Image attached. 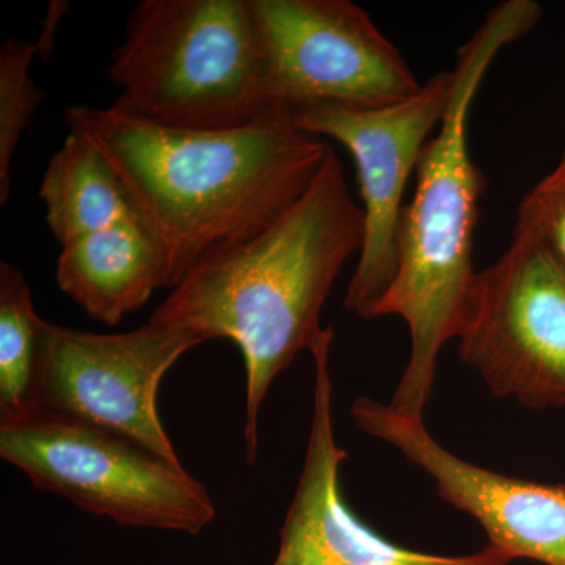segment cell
<instances>
[{"label":"cell","mask_w":565,"mask_h":565,"mask_svg":"<svg viewBox=\"0 0 565 565\" xmlns=\"http://www.w3.org/2000/svg\"><path fill=\"white\" fill-rule=\"evenodd\" d=\"M200 334L150 319L131 332L47 329L36 407L98 427L182 465L158 411L162 379Z\"/></svg>","instance_id":"8"},{"label":"cell","mask_w":565,"mask_h":565,"mask_svg":"<svg viewBox=\"0 0 565 565\" xmlns=\"http://www.w3.org/2000/svg\"><path fill=\"white\" fill-rule=\"evenodd\" d=\"M47 329L21 269L0 263V422L36 407Z\"/></svg>","instance_id":"14"},{"label":"cell","mask_w":565,"mask_h":565,"mask_svg":"<svg viewBox=\"0 0 565 565\" xmlns=\"http://www.w3.org/2000/svg\"><path fill=\"white\" fill-rule=\"evenodd\" d=\"M541 18L534 0H505L487 13L457 52L451 102L416 170L414 199L401 218L396 275L375 311V319H403L411 334V355L388 403L407 418L424 422L438 356L456 338L478 273L475 234L486 180L468 147L471 106L498 54L533 31Z\"/></svg>","instance_id":"3"},{"label":"cell","mask_w":565,"mask_h":565,"mask_svg":"<svg viewBox=\"0 0 565 565\" xmlns=\"http://www.w3.org/2000/svg\"><path fill=\"white\" fill-rule=\"evenodd\" d=\"M333 329L327 327L311 349L315 390L310 435L273 565H512L490 545L473 555L444 556L394 544L349 508L341 490V465L348 452L338 445L333 423Z\"/></svg>","instance_id":"11"},{"label":"cell","mask_w":565,"mask_h":565,"mask_svg":"<svg viewBox=\"0 0 565 565\" xmlns=\"http://www.w3.org/2000/svg\"><path fill=\"white\" fill-rule=\"evenodd\" d=\"M515 228L537 237L565 274V148L552 172L523 196Z\"/></svg>","instance_id":"16"},{"label":"cell","mask_w":565,"mask_h":565,"mask_svg":"<svg viewBox=\"0 0 565 565\" xmlns=\"http://www.w3.org/2000/svg\"><path fill=\"white\" fill-rule=\"evenodd\" d=\"M364 214L330 148L310 188L274 225L207 253L150 319L243 353L247 463L259 451V414L275 379L321 340V313L338 275L362 252Z\"/></svg>","instance_id":"2"},{"label":"cell","mask_w":565,"mask_h":565,"mask_svg":"<svg viewBox=\"0 0 565 565\" xmlns=\"http://www.w3.org/2000/svg\"><path fill=\"white\" fill-rule=\"evenodd\" d=\"M269 55L274 109L393 106L422 88L399 50L351 0H253Z\"/></svg>","instance_id":"7"},{"label":"cell","mask_w":565,"mask_h":565,"mask_svg":"<svg viewBox=\"0 0 565 565\" xmlns=\"http://www.w3.org/2000/svg\"><path fill=\"white\" fill-rule=\"evenodd\" d=\"M455 88L441 71L411 98L367 110L319 109L294 115L300 131L340 141L352 154L362 193L364 239L345 292V310L375 319L397 269L404 196L427 141L437 131Z\"/></svg>","instance_id":"9"},{"label":"cell","mask_w":565,"mask_h":565,"mask_svg":"<svg viewBox=\"0 0 565 565\" xmlns=\"http://www.w3.org/2000/svg\"><path fill=\"white\" fill-rule=\"evenodd\" d=\"M57 285L92 318L115 327L172 281L161 244L143 222L129 221L63 245Z\"/></svg>","instance_id":"12"},{"label":"cell","mask_w":565,"mask_h":565,"mask_svg":"<svg viewBox=\"0 0 565 565\" xmlns=\"http://www.w3.org/2000/svg\"><path fill=\"white\" fill-rule=\"evenodd\" d=\"M71 132L104 152L152 236L174 288L207 253L274 225L310 188L330 145L285 111L243 128L200 131L156 125L126 110L74 106Z\"/></svg>","instance_id":"1"},{"label":"cell","mask_w":565,"mask_h":565,"mask_svg":"<svg viewBox=\"0 0 565 565\" xmlns=\"http://www.w3.org/2000/svg\"><path fill=\"white\" fill-rule=\"evenodd\" d=\"M39 43L7 40L0 46V203L9 200L11 161L22 134L44 99L31 76Z\"/></svg>","instance_id":"15"},{"label":"cell","mask_w":565,"mask_h":565,"mask_svg":"<svg viewBox=\"0 0 565 565\" xmlns=\"http://www.w3.org/2000/svg\"><path fill=\"white\" fill-rule=\"evenodd\" d=\"M455 340L493 396L565 407V274L537 237L514 228L501 258L476 273Z\"/></svg>","instance_id":"6"},{"label":"cell","mask_w":565,"mask_h":565,"mask_svg":"<svg viewBox=\"0 0 565 565\" xmlns=\"http://www.w3.org/2000/svg\"><path fill=\"white\" fill-rule=\"evenodd\" d=\"M0 457L36 489L118 525L196 535L215 519L206 487L182 465L41 407L0 422Z\"/></svg>","instance_id":"5"},{"label":"cell","mask_w":565,"mask_h":565,"mask_svg":"<svg viewBox=\"0 0 565 565\" xmlns=\"http://www.w3.org/2000/svg\"><path fill=\"white\" fill-rule=\"evenodd\" d=\"M351 414L364 434L426 471L438 497L475 519L492 548L511 561L565 565L564 484L526 481L460 459L435 440L424 422L371 397H356Z\"/></svg>","instance_id":"10"},{"label":"cell","mask_w":565,"mask_h":565,"mask_svg":"<svg viewBox=\"0 0 565 565\" xmlns=\"http://www.w3.org/2000/svg\"><path fill=\"white\" fill-rule=\"evenodd\" d=\"M107 76L117 104L169 128H243L278 111L253 0H141Z\"/></svg>","instance_id":"4"},{"label":"cell","mask_w":565,"mask_h":565,"mask_svg":"<svg viewBox=\"0 0 565 565\" xmlns=\"http://www.w3.org/2000/svg\"><path fill=\"white\" fill-rule=\"evenodd\" d=\"M46 222L63 245L118 223L140 221L125 184L104 152L71 132L52 156L41 182Z\"/></svg>","instance_id":"13"}]
</instances>
